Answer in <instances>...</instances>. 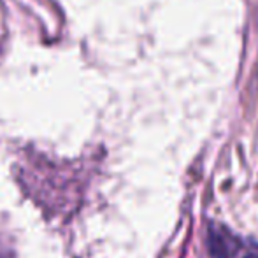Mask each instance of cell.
Segmentation results:
<instances>
[{
	"label": "cell",
	"mask_w": 258,
	"mask_h": 258,
	"mask_svg": "<svg viewBox=\"0 0 258 258\" xmlns=\"http://www.w3.org/2000/svg\"><path fill=\"white\" fill-rule=\"evenodd\" d=\"M246 258H258V249H255V251H251Z\"/></svg>",
	"instance_id": "obj_1"
}]
</instances>
